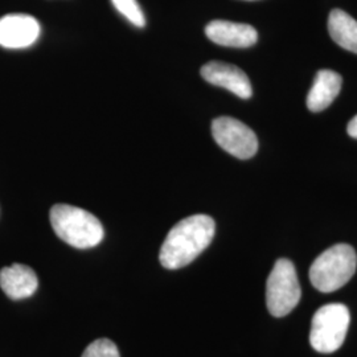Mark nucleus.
<instances>
[{"label":"nucleus","mask_w":357,"mask_h":357,"mask_svg":"<svg viewBox=\"0 0 357 357\" xmlns=\"http://www.w3.org/2000/svg\"><path fill=\"white\" fill-rule=\"evenodd\" d=\"M216 231L215 220L206 215L185 217L169 230L160 248L163 268L178 270L190 265L211 245Z\"/></svg>","instance_id":"f257e3e1"},{"label":"nucleus","mask_w":357,"mask_h":357,"mask_svg":"<svg viewBox=\"0 0 357 357\" xmlns=\"http://www.w3.org/2000/svg\"><path fill=\"white\" fill-rule=\"evenodd\" d=\"M50 218L57 237L73 248L90 249L103 240L101 221L85 209L73 205H53Z\"/></svg>","instance_id":"f03ea898"},{"label":"nucleus","mask_w":357,"mask_h":357,"mask_svg":"<svg viewBox=\"0 0 357 357\" xmlns=\"http://www.w3.org/2000/svg\"><path fill=\"white\" fill-rule=\"evenodd\" d=\"M357 268L355 249L337 243L324 250L310 268V281L320 293H333L349 281Z\"/></svg>","instance_id":"7ed1b4c3"},{"label":"nucleus","mask_w":357,"mask_h":357,"mask_svg":"<svg viewBox=\"0 0 357 357\" xmlns=\"http://www.w3.org/2000/svg\"><path fill=\"white\" fill-rule=\"evenodd\" d=\"M349 310L342 303H330L315 312L310 332V343L320 354H332L343 343L349 327Z\"/></svg>","instance_id":"20e7f679"},{"label":"nucleus","mask_w":357,"mask_h":357,"mask_svg":"<svg viewBox=\"0 0 357 357\" xmlns=\"http://www.w3.org/2000/svg\"><path fill=\"white\" fill-rule=\"evenodd\" d=\"M302 296L301 284L293 262L281 258L275 262L266 283V305L273 317L289 315Z\"/></svg>","instance_id":"39448f33"},{"label":"nucleus","mask_w":357,"mask_h":357,"mask_svg":"<svg viewBox=\"0 0 357 357\" xmlns=\"http://www.w3.org/2000/svg\"><path fill=\"white\" fill-rule=\"evenodd\" d=\"M212 135L222 150L238 159L253 158L258 150L255 131L230 116H220L212 122Z\"/></svg>","instance_id":"423d86ee"},{"label":"nucleus","mask_w":357,"mask_h":357,"mask_svg":"<svg viewBox=\"0 0 357 357\" xmlns=\"http://www.w3.org/2000/svg\"><path fill=\"white\" fill-rule=\"evenodd\" d=\"M40 35L38 20L26 13H10L0 19V45L10 50L31 47Z\"/></svg>","instance_id":"0eeeda50"},{"label":"nucleus","mask_w":357,"mask_h":357,"mask_svg":"<svg viewBox=\"0 0 357 357\" xmlns=\"http://www.w3.org/2000/svg\"><path fill=\"white\" fill-rule=\"evenodd\" d=\"M200 75L206 82L229 90L243 100H249L253 94L249 77L234 65L211 61L202 68Z\"/></svg>","instance_id":"6e6552de"},{"label":"nucleus","mask_w":357,"mask_h":357,"mask_svg":"<svg viewBox=\"0 0 357 357\" xmlns=\"http://www.w3.org/2000/svg\"><path fill=\"white\" fill-rule=\"evenodd\" d=\"M205 35L217 45L231 48H249L258 40V33L253 26L228 20L211 22L205 26Z\"/></svg>","instance_id":"1a4fd4ad"},{"label":"nucleus","mask_w":357,"mask_h":357,"mask_svg":"<svg viewBox=\"0 0 357 357\" xmlns=\"http://www.w3.org/2000/svg\"><path fill=\"white\" fill-rule=\"evenodd\" d=\"M0 287L13 301L32 296L38 287L36 273L22 264H13L0 270Z\"/></svg>","instance_id":"9d476101"},{"label":"nucleus","mask_w":357,"mask_h":357,"mask_svg":"<svg viewBox=\"0 0 357 357\" xmlns=\"http://www.w3.org/2000/svg\"><path fill=\"white\" fill-rule=\"evenodd\" d=\"M343 78L330 69H321L315 77L314 85L307 96V107L312 113H319L327 109L339 96Z\"/></svg>","instance_id":"9b49d317"},{"label":"nucleus","mask_w":357,"mask_h":357,"mask_svg":"<svg viewBox=\"0 0 357 357\" xmlns=\"http://www.w3.org/2000/svg\"><path fill=\"white\" fill-rule=\"evenodd\" d=\"M332 40L347 51L357 53V22L342 10H333L328 17Z\"/></svg>","instance_id":"f8f14e48"},{"label":"nucleus","mask_w":357,"mask_h":357,"mask_svg":"<svg viewBox=\"0 0 357 357\" xmlns=\"http://www.w3.org/2000/svg\"><path fill=\"white\" fill-rule=\"evenodd\" d=\"M115 10L123 15L131 24L138 28L146 26L144 13L142 11L141 6L137 0H112Z\"/></svg>","instance_id":"ddd939ff"},{"label":"nucleus","mask_w":357,"mask_h":357,"mask_svg":"<svg viewBox=\"0 0 357 357\" xmlns=\"http://www.w3.org/2000/svg\"><path fill=\"white\" fill-rule=\"evenodd\" d=\"M81 357H121L114 342L109 339H97L86 347Z\"/></svg>","instance_id":"4468645a"},{"label":"nucleus","mask_w":357,"mask_h":357,"mask_svg":"<svg viewBox=\"0 0 357 357\" xmlns=\"http://www.w3.org/2000/svg\"><path fill=\"white\" fill-rule=\"evenodd\" d=\"M347 131H348L349 137L356 138L357 139V115L356 116H354V118L349 121L348 128H347Z\"/></svg>","instance_id":"2eb2a0df"}]
</instances>
